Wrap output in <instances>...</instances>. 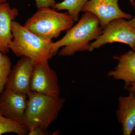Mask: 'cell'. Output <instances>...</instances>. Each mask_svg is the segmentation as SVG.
I'll use <instances>...</instances> for the list:
<instances>
[{
    "instance_id": "obj_1",
    "label": "cell",
    "mask_w": 135,
    "mask_h": 135,
    "mask_svg": "<svg viewBox=\"0 0 135 135\" xmlns=\"http://www.w3.org/2000/svg\"><path fill=\"white\" fill-rule=\"evenodd\" d=\"M103 28L98 18L91 12H84L78 23L67 31L65 35L53 42L52 50L55 56L60 48V57L70 56L77 52L89 50L90 41L102 33Z\"/></svg>"
},
{
    "instance_id": "obj_2",
    "label": "cell",
    "mask_w": 135,
    "mask_h": 135,
    "mask_svg": "<svg viewBox=\"0 0 135 135\" xmlns=\"http://www.w3.org/2000/svg\"><path fill=\"white\" fill-rule=\"evenodd\" d=\"M27 95L28 103L23 125L28 132L38 127L47 130L57 118L65 99L60 96H49L32 91Z\"/></svg>"
},
{
    "instance_id": "obj_3",
    "label": "cell",
    "mask_w": 135,
    "mask_h": 135,
    "mask_svg": "<svg viewBox=\"0 0 135 135\" xmlns=\"http://www.w3.org/2000/svg\"><path fill=\"white\" fill-rule=\"evenodd\" d=\"M11 30L13 39L9 47L16 56H25L37 63L55 56L52 40L41 38L15 21L12 22Z\"/></svg>"
},
{
    "instance_id": "obj_4",
    "label": "cell",
    "mask_w": 135,
    "mask_h": 135,
    "mask_svg": "<svg viewBox=\"0 0 135 135\" xmlns=\"http://www.w3.org/2000/svg\"><path fill=\"white\" fill-rule=\"evenodd\" d=\"M74 23L68 12L60 13L55 9L44 7L38 9L24 26L37 36L50 40L70 29Z\"/></svg>"
},
{
    "instance_id": "obj_5",
    "label": "cell",
    "mask_w": 135,
    "mask_h": 135,
    "mask_svg": "<svg viewBox=\"0 0 135 135\" xmlns=\"http://www.w3.org/2000/svg\"><path fill=\"white\" fill-rule=\"evenodd\" d=\"M114 42L128 44L135 51V29L124 18H116L108 23L103 28L102 33L90 43L89 51Z\"/></svg>"
},
{
    "instance_id": "obj_6",
    "label": "cell",
    "mask_w": 135,
    "mask_h": 135,
    "mask_svg": "<svg viewBox=\"0 0 135 135\" xmlns=\"http://www.w3.org/2000/svg\"><path fill=\"white\" fill-rule=\"evenodd\" d=\"M31 90L49 96H60L58 77L49 65V60L35 63L31 79Z\"/></svg>"
},
{
    "instance_id": "obj_7",
    "label": "cell",
    "mask_w": 135,
    "mask_h": 135,
    "mask_svg": "<svg viewBox=\"0 0 135 135\" xmlns=\"http://www.w3.org/2000/svg\"><path fill=\"white\" fill-rule=\"evenodd\" d=\"M14 66L5 83V89L16 93L28 95L31 92V81L35 62L22 56Z\"/></svg>"
},
{
    "instance_id": "obj_8",
    "label": "cell",
    "mask_w": 135,
    "mask_h": 135,
    "mask_svg": "<svg viewBox=\"0 0 135 135\" xmlns=\"http://www.w3.org/2000/svg\"><path fill=\"white\" fill-rule=\"evenodd\" d=\"M119 0H89L84 4L82 12H91L99 19L100 25L103 28L108 23L116 18L131 19L130 14L123 12L120 8Z\"/></svg>"
},
{
    "instance_id": "obj_9",
    "label": "cell",
    "mask_w": 135,
    "mask_h": 135,
    "mask_svg": "<svg viewBox=\"0 0 135 135\" xmlns=\"http://www.w3.org/2000/svg\"><path fill=\"white\" fill-rule=\"evenodd\" d=\"M28 95L5 89L0 94V114L23 125L28 103Z\"/></svg>"
},
{
    "instance_id": "obj_10",
    "label": "cell",
    "mask_w": 135,
    "mask_h": 135,
    "mask_svg": "<svg viewBox=\"0 0 135 135\" xmlns=\"http://www.w3.org/2000/svg\"><path fill=\"white\" fill-rule=\"evenodd\" d=\"M18 13V10L11 7L8 3H0V52H9V44L13 39L12 23Z\"/></svg>"
},
{
    "instance_id": "obj_11",
    "label": "cell",
    "mask_w": 135,
    "mask_h": 135,
    "mask_svg": "<svg viewBox=\"0 0 135 135\" xmlns=\"http://www.w3.org/2000/svg\"><path fill=\"white\" fill-rule=\"evenodd\" d=\"M118 63L114 70L107 73L109 77L125 83L127 89L131 84L135 83V51L130 50L120 56L115 57Z\"/></svg>"
},
{
    "instance_id": "obj_12",
    "label": "cell",
    "mask_w": 135,
    "mask_h": 135,
    "mask_svg": "<svg viewBox=\"0 0 135 135\" xmlns=\"http://www.w3.org/2000/svg\"><path fill=\"white\" fill-rule=\"evenodd\" d=\"M118 103L116 116L121 125L122 134L131 135L135 127V96L129 92L127 96L120 97Z\"/></svg>"
},
{
    "instance_id": "obj_13",
    "label": "cell",
    "mask_w": 135,
    "mask_h": 135,
    "mask_svg": "<svg viewBox=\"0 0 135 135\" xmlns=\"http://www.w3.org/2000/svg\"><path fill=\"white\" fill-rule=\"evenodd\" d=\"M89 0H64L62 2L56 3L54 9L57 11L66 10L74 22L79 19L80 12L82 11L84 4Z\"/></svg>"
},
{
    "instance_id": "obj_14",
    "label": "cell",
    "mask_w": 135,
    "mask_h": 135,
    "mask_svg": "<svg viewBox=\"0 0 135 135\" xmlns=\"http://www.w3.org/2000/svg\"><path fill=\"white\" fill-rule=\"evenodd\" d=\"M28 132L23 124L9 119L0 114V135L9 133L26 135L28 134Z\"/></svg>"
},
{
    "instance_id": "obj_15",
    "label": "cell",
    "mask_w": 135,
    "mask_h": 135,
    "mask_svg": "<svg viewBox=\"0 0 135 135\" xmlns=\"http://www.w3.org/2000/svg\"><path fill=\"white\" fill-rule=\"evenodd\" d=\"M10 59L6 54L0 52V94L5 89V83L11 71Z\"/></svg>"
},
{
    "instance_id": "obj_16",
    "label": "cell",
    "mask_w": 135,
    "mask_h": 135,
    "mask_svg": "<svg viewBox=\"0 0 135 135\" xmlns=\"http://www.w3.org/2000/svg\"><path fill=\"white\" fill-rule=\"evenodd\" d=\"M36 6L38 9L44 7L54 8L56 2L55 0H35Z\"/></svg>"
},
{
    "instance_id": "obj_17",
    "label": "cell",
    "mask_w": 135,
    "mask_h": 135,
    "mask_svg": "<svg viewBox=\"0 0 135 135\" xmlns=\"http://www.w3.org/2000/svg\"><path fill=\"white\" fill-rule=\"evenodd\" d=\"M46 130H44L41 128L35 127L32 128L29 131V135H45L47 134Z\"/></svg>"
},
{
    "instance_id": "obj_18",
    "label": "cell",
    "mask_w": 135,
    "mask_h": 135,
    "mask_svg": "<svg viewBox=\"0 0 135 135\" xmlns=\"http://www.w3.org/2000/svg\"><path fill=\"white\" fill-rule=\"evenodd\" d=\"M133 6H134V16L129 21H128V23L131 26L135 29V2Z\"/></svg>"
},
{
    "instance_id": "obj_19",
    "label": "cell",
    "mask_w": 135,
    "mask_h": 135,
    "mask_svg": "<svg viewBox=\"0 0 135 135\" xmlns=\"http://www.w3.org/2000/svg\"><path fill=\"white\" fill-rule=\"evenodd\" d=\"M126 89L128 90L129 92H132L135 96V83H131L130 86Z\"/></svg>"
},
{
    "instance_id": "obj_20",
    "label": "cell",
    "mask_w": 135,
    "mask_h": 135,
    "mask_svg": "<svg viewBox=\"0 0 135 135\" xmlns=\"http://www.w3.org/2000/svg\"><path fill=\"white\" fill-rule=\"evenodd\" d=\"M129 1L131 4L133 5L135 2V0H129Z\"/></svg>"
},
{
    "instance_id": "obj_21",
    "label": "cell",
    "mask_w": 135,
    "mask_h": 135,
    "mask_svg": "<svg viewBox=\"0 0 135 135\" xmlns=\"http://www.w3.org/2000/svg\"><path fill=\"white\" fill-rule=\"evenodd\" d=\"M8 0H0V3L6 2Z\"/></svg>"
},
{
    "instance_id": "obj_22",
    "label": "cell",
    "mask_w": 135,
    "mask_h": 135,
    "mask_svg": "<svg viewBox=\"0 0 135 135\" xmlns=\"http://www.w3.org/2000/svg\"><path fill=\"white\" fill-rule=\"evenodd\" d=\"M132 134H133V135H135V127L134 128V129H133Z\"/></svg>"
}]
</instances>
